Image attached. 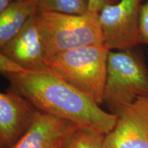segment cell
Wrapping results in <instances>:
<instances>
[{
	"instance_id": "cell-1",
	"label": "cell",
	"mask_w": 148,
	"mask_h": 148,
	"mask_svg": "<svg viewBox=\"0 0 148 148\" xmlns=\"http://www.w3.org/2000/svg\"><path fill=\"white\" fill-rule=\"evenodd\" d=\"M3 76L38 110L68 120L79 128L106 136L116 124L115 114L102 110L90 96L49 68Z\"/></svg>"
},
{
	"instance_id": "cell-2",
	"label": "cell",
	"mask_w": 148,
	"mask_h": 148,
	"mask_svg": "<svg viewBox=\"0 0 148 148\" xmlns=\"http://www.w3.org/2000/svg\"><path fill=\"white\" fill-rule=\"evenodd\" d=\"M36 22L47 64L64 51L84 46L104 44L99 14L36 12Z\"/></svg>"
},
{
	"instance_id": "cell-3",
	"label": "cell",
	"mask_w": 148,
	"mask_h": 148,
	"mask_svg": "<svg viewBox=\"0 0 148 148\" xmlns=\"http://www.w3.org/2000/svg\"><path fill=\"white\" fill-rule=\"evenodd\" d=\"M148 97V67L143 51L137 47L110 51L103 103L116 115L137 100Z\"/></svg>"
},
{
	"instance_id": "cell-4",
	"label": "cell",
	"mask_w": 148,
	"mask_h": 148,
	"mask_svg": "<svg viewBox=\"0 0 148 148\" xmlns=\"http://www.w3.org/2000/svg\"><path fill=\"white\" fill-rule=\"evenodd\" d=\"M109 51L104 44L75 48L51 58L48 68L101 105L103 103Z\"/></svg>"
},
{
	"instance_id": "cell-5",
	"label": "cell",
	"mask_w": 148,
	"mask_h": 148,
	"mask_svg": "<svg viewBox=\"0 0 148 148\" xmlns=\"http://www.w3.org/2000/svg\"><path fill=\"white\" fill-rule=\"evenodd\" d=\"M145 0H120L99 13L104 45L109 50L132 49L142 44L139 29L140 10Z\"/></svg>"
},
{
	"instance_id": "cell-6",
	"label": "cell",
	"mask_w": 148,
	"mask_h": 148,
	"mask_svg": "<svg viewBox=\"0 0 148 148\" xmlns=\"http://www.w3.org/2000/svg\"><path fill=\"white\" fill-rule=\"evenodd\" d=\"M38 109L10 86L0 93V148H10L32 125Z\"/></svg>"
},
{
	"instance_id": "cell-7",
	"label": "cell",
	"mask_w": 148,
	"mask_h": 148,
	"mask_svg": "<svg viewBox=\"0 0 148 148\" xmlns=\"http://www.w3.org/2000/svg\"><path fill=\"white\" fill-rule=\"evenodd\" d=\"M116 116L114 128L104 136L106 148H148V97L138 98Z\"/></svg>"
},
{
	"instance_id": "cell-8",
	"label": "cell",
	"mask_w": 148,
	"mask_h": 148,
	"mask_svg": "<svg viewBox=\"0 0 148 148\" xmlns=\"http://www.w3.org/2000/svg\"><path fill=\"white\" fill-rule=\"evenodd\" d=\"M79 129L68 120L38 110L28 131L10 148H64Z\"/></svg>"
},
{
	"instance_id": "cell-9",
	"label": "cell",
	"mask_w": 148,
	"mask_h": 148,
	"mask_svg": "<svg viewBox=\"0 0 148 148\" xmlns=\"http://www.w3.org/2000/svg\"><path fill=\"white\" fill-rule=\"evenodd\" d=\"M0 49V53L14 60L25 71H40L48 68L36 25V14L27 20L15 36Z\"/></svg>"
},
{
	"instance_id": "cell-10",
	"label": "cell",
	"mask_w": 148,
	"mask_h": 148,
	"mask_svg": "<svg viewBox=\"0 0 148 148\" xmlns=\"http://www.w3.org/2000/svg\"><path fill=\"white\" fill-rule=\"evenodd\" d=\"M36 12V0H21L14 1L0 13V48L15 36Z\"/></svg>"
},
{
	"instance_id": "cell-11",
	"label": "cell",
	"mask_w": 148,
	"mask_h": 148,
	"mask_svg": "<svg viewBox=\"0 0 148 148\" xmlns=\"http://www.w3.org/2000/svg\"><path fill=\"white\" fill-rule=\"evenodd\" d=\"M37 12H54L71 14L88 12V0H36Z\"/></svg>"
},
{
	"instance_id": "cell-12",
	"label": "cell",
	"mask_w": 148,
	"mask_h": 148,
	"mask_svg": "<svg viewBox=\"0 0 148 148\" xmlns=\"http://www.w3.org/2000/svg\"><path fill=\"white\" fill-rule=\"evenodd\" d=\"M104 136L79 129L64 148H106Z\"/></svg>"
},
{
	"instance_id": "cell-13",
	"label": "cell",
	"mask_w": 148,
	"mask_h": 148,
	"mask_svg": "<svg viewBox=\"0 0 148 148\" xmlns=\"http://www.w3.org/2000/svg\"><path fill=\"white\" fill-rule=\"evenodd\" d=\"M139 29L142 44L148 45V0H145L140 7Z\"/></svg>"
},
{
	"instance_id": "cell-14",
	"label": "cell",
	"mask_w": 148,
	"mask_h": 148,
	"mask_svg": "<svg viewBox=\"0 0 148 148\" xmlns=\"http://www.w3.org/2000/svg\"><path fill=\"white\" fill-rule=\"evenodd\" d=\"M0 71L3 75L25 71L21 66L3 53H0Z\"/></svg>"
},
{
	"instance_id": "cell-15",
	"label": "cell",
	"mask_w": 148,
	"mask_h": 148,
	"mask_svg": "<svg viewBox=\"0 0 148 148\" xmlns=\"http://www.w3.org/2000/svg\"><path fill=\"white\" fill-rule=\"evenodd\" d=\"M120 0H88V12L93 14H99L106 5L117 3Z\"/></svg>"
},
{
	"instance_id": "cell-16",
	"label": "cell",
	"mask_w": 148,
	"mask_h": 148,
	"mask_svg": "<svg viewBox=\"0 0 148 148\" xmlns=\"http://www.w3.org/2000/svg\"><path fill=\"white\" fill-rule=\"evenodd\" d=\"M13 1L12 0H0V13L6 10Z\"/></svg>"
},
{
	"instance_id": "cell-17",
	"label": "cell",
	"mask_w": 148,
	"mask_h": 148,
	"mask_svg": "<svg viewBox=\"0 0 148 148\" xmlns=\"http://www.w3.org/2000/svg\"><path fill=\"white\" fill-rule=\"evenodd\" d=\"M12 1H21V0H12Z\"/></svg>"
}]
</instances>
